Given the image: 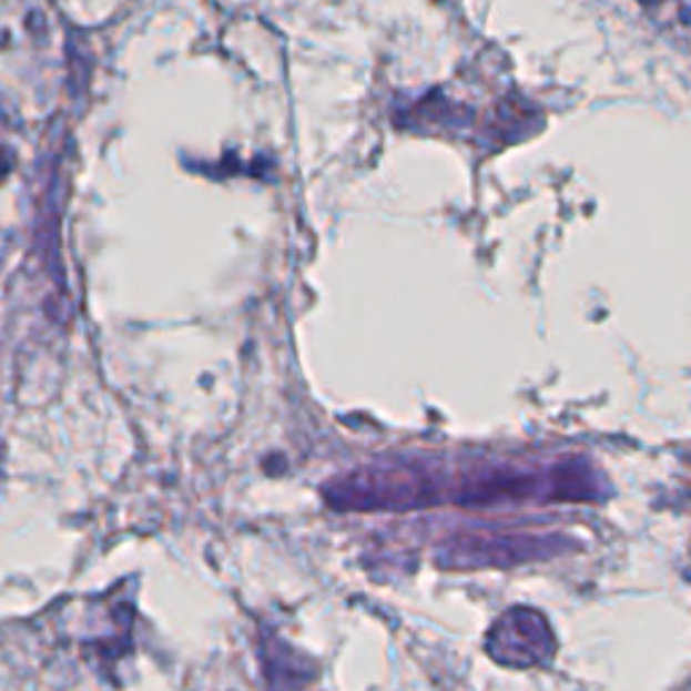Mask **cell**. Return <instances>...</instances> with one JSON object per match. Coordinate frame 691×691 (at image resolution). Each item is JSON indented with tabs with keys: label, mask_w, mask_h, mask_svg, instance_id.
<instances>
[{
	"label": "cell",
	"mask_w": 691,
	"mask_h": 691,
	"mask_svg": "<svg viewBox=\"0 0 691 691\" xmlns=\"http://www.w3.org/2000/svg\"><path fill=\"white\" fill-rule=\"evenodd\" d=\"M651 11H670L681 22V28L691 30V0H640Z\"/></svg>",
	"instance_id": "1"
}]
</instances>
